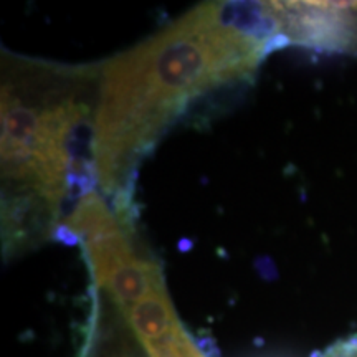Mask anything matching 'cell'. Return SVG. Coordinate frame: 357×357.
Returning a JSON list of instances; mask_svg holds the SVG:
<instances>
[{
    "mask_svg": "<svg viewBox=\"0 0 357 357\" xmlns=\"http://www.w3.org/2000/svg\"><path fill=\"white\" fill-rule=\"evenodd\" d=\"M326 357H357V342H344L339 344L326 354Z\"/></svg>",
    "mask_w": 357,
    "mask_h": 357,
    "instance_id": "277c9868",
    "label": "cell"
},
{
    "mask_svg": "<svg viewBox=\"0 0 357 357\" xmlns=\"http://www.w3.org/2000/svg\"><path fill=\"white\" fill-rule=\"evenodd\" d=\"M98 66L7 55L0 88L2 243L12 257L63 230L100 189L93 155Z\"/></svg>",
    "mask_w": 357,
    "mask_h": 357,
    "instance_id": "7a4b0ae2",
    "label": "cell"
},
{
    "mask_svg": "<svg viewBox=\"0 0 357 357\" xmlns=\"http://www.w3.org/2000/svg\"><path fill=\"white\" fill-rule=\"evenodd\" d=\"M281 45L260 3L208 2L100 65L93 155L98 187L131 212L134 178L192 102L247 82Z\"/></svg>",
    "mask_w": 357,
    "mask_h": 357,
    "instance_id": "6da1fadb",
    "label": "cell"
},
{
    "mask_svg": "<svg viewBox=\"0 0 357 357\" xmlns=\"http://www.w3.org/2000/svg\"><path fill=\"white\" fill-rule=\"evenodd\" d=\"M119 312L149 357H205L178 319L166 283Z\"/></svg>",
    "mask_w": 357,
    "mask_h": 357,
    "instance_id": "3957f363",
    "label": "cell"
}]
</instances>
